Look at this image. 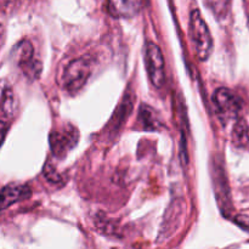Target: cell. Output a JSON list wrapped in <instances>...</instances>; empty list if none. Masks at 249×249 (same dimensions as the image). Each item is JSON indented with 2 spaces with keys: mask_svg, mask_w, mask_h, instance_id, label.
<instances>
[{
  "mask_svg": "<svg viewBox=\"0 0 249 249\" xmlns=\"http://www.w3.org/2000/svg\"><path fill=\"white\" fill-rule=\"evenodd\" d=\"M190 38L199 60L206 61L213 51V39L201 12L194 10L190 15Z\"/></svg>",
  "mask_w": 249,
  "mask_h": 249,
  "instance_id": "1",
  "label": "cell"
},
{
  "mask_svg": "<svg viewBox=\"0 0 249 249\" xmlns=\"http://www.w3.org/2000/svg\"><path fill=\"white\" fill-rule=\"evenodd\" d=\"M92 62L88 56L71 61L63 72V85L71 94L79 91L91 74Z\"/></svg>",
  "mask_w": 249,
  "mask_h": 249,
  "instance_id": "2",
  "label": "cell"
},
{
  "mask_svg": "<svg viewBox=\"0 0 249 249\" xmlns=\"http://www.w3.org/2000/svg\"><path fill=\"white\" fill-rule=\"evenodd\" d=\"M145 62L151 83L160 89L165 83V62L162 50L157 44L148 41L146 44Z\"/></svg>",
  "mask_w": 249,
  "mask_h": 249,
  "instance_id": "3",
  "label": "cell"
},
{
  "mask_svg": "<svg viewBox=\"0 0 249 249\" xmlns=\"http://www.w3.org/2000/svg\"><path fill=\"white\" fill-rule=\"evenodd\" d=\"M214 102L216 105L219 114L224 119L233 118L242 109V101L231 90L220 88L214 92Z\"/></svg>",
  "mask_w": 249,
  "mask_h": 249,
  "instance_id": "4",
  "label": "cell"
},
{
  "mask_svg": "<svg viewBox=\"0 0 249 249\" xmlns=\"http://www.w3.org/2000/svg\"><path fill=\"white\" fill-rule=\"evenodd\" d=\"M34 50L32 44L28 40H22L14 49V57L17 61V65L22 68L28 77L36 78L40 73V65L33 58Z\"/></svg>",
  "mask_w": 249,
  "mask_h": 249,
  "instance_id": "5",
  "label": "cell"
},
{
  "mask_svg": "<svg viewBox=\"0 0 249 249\" xmlns=\"http://www.w3.org/2000/svg\"><path fill=\"white\" fill-rule=\"evenodd\" d=\"M78 141V133L75 129L67 128L63 131H53L50 135L51 151L56 157H63L70 150H72Z\"/></svg>",
  "mask_w": 249,
  "mask_h": 249,
  "instance_id": "6",
  "label": "cell"
},
{
  "mask_svg": "<svg viewBox=\"0 0 249 249\" xmlns=\"http://www.w3.org/2000/svg\"><path fill=\"white\" fill-rule=\"evenodd\" d=\"M141 9V0H108L107 10L116 18H130Z\"/></svg>",
  "mask_w": 249,
  "mask_h": 249,
  "instance_id": "7",
  "label": "cell"
},
{
  "mask_svg": "<svg viewBox=\"0 0 249 249\" xmlns=\"http://www.w3.org/2000/svg\"><path fill=\"white\" fill-rule=\"evenodd\" d=\"M29 197H31V189L27 185H7L1 191V209H6L7 207L17 203V202L24 201Z\"/></svg>",
  "mask_w": 249,
  "mask_h": 249,
  "instance_id": "8",
  "label": "cell"
},
{
  "mask_svg": "<svg viewBox=\"0 0 249 249\" xmlns=\"http://www.w3.org/2000/svg\"><path fill=\"white\" fill-rule=\"evenodd\" d=\"M140 122L146 130H158L162 125L156 117L155 111L146 105L141 106L140 108Z\"/></svg>",
  "mask_w": 249,
  "mask_h": 249,
  "instance_id": "9",
  "label": "cell"
},
{
  "mask_svg": "<svg viewBox=\"0 0 249 249\" xmlns=\"http://www.w3.org/2000/svg\"><path fill=\"white\" fill-rule=\"evenodd\" d=\"M2 118H10L14 116L15 109H16V102H15V95L10 88L5 87L2 89Z\"/></svg>",
  "mask_w": 249,
  "mask_h": 249,
  "instance_id": "10",
  "label": "cell"
},
{
  "mask_svg": "<svg viewBox=\"0 0 249 249\" xmlns=\"http://www.w3.org/2000/svg\"><path fill=\"white\" fill-rule=\"evenodd\" d=\"M231 0H206L207 6L218 19H224L230 11Z\"/></svg>",
  "mask_w": 249,
  "mask_h": 249,
  "instance_id": "11",
  "label": "cell"
},
{
  "mask_svg": "<svg viewBox=\"0 0 249 249\" xmlns=\"http://www.w3.org/2000/svg\"><path fill=\"white\" fill-rule=\"evenodd\" d=\"M233 136H235L236 140L238 142H243V140L247 139V125L243 121L238 122L235 126V130H233Z\"/></svg>",
  "mask_w": 249,
  "mask_h": 249,
  "instance_id": "12",
  "label": "cell"
},
{
  "mask_svg": "<svg viewBox=\"0 0 249 249\" xmlns=\"http://www.w3.org/2000/svg\"><path fill=\"white\" fill-rule=\"evenodd\" d=\"M45 178L49 180V181L51 182H60V175H57V173L55 172V170L53 169V168L50 167V165H46L45 168Z\"/></svg>",
  "mask_w": 249,
  "mask_h": 249,
  "instance_id": "13",
  "label": "cell"
},
{
  "mask_svg": "<svg viewBox=\"0 0 249 249\" xmlns=\"http://www.w3.org/2000/svg\"><path fill=\"white\" fill-rule=\"evenodd\" d=\"M15 1H16V0H1V2L4 6H10V5L14 4Z\"/></svg>",
  "mask_w": 249,
  "mask_h": 249,
  "instance_id": "14",
  "label": "cell"
}]
</instances>
